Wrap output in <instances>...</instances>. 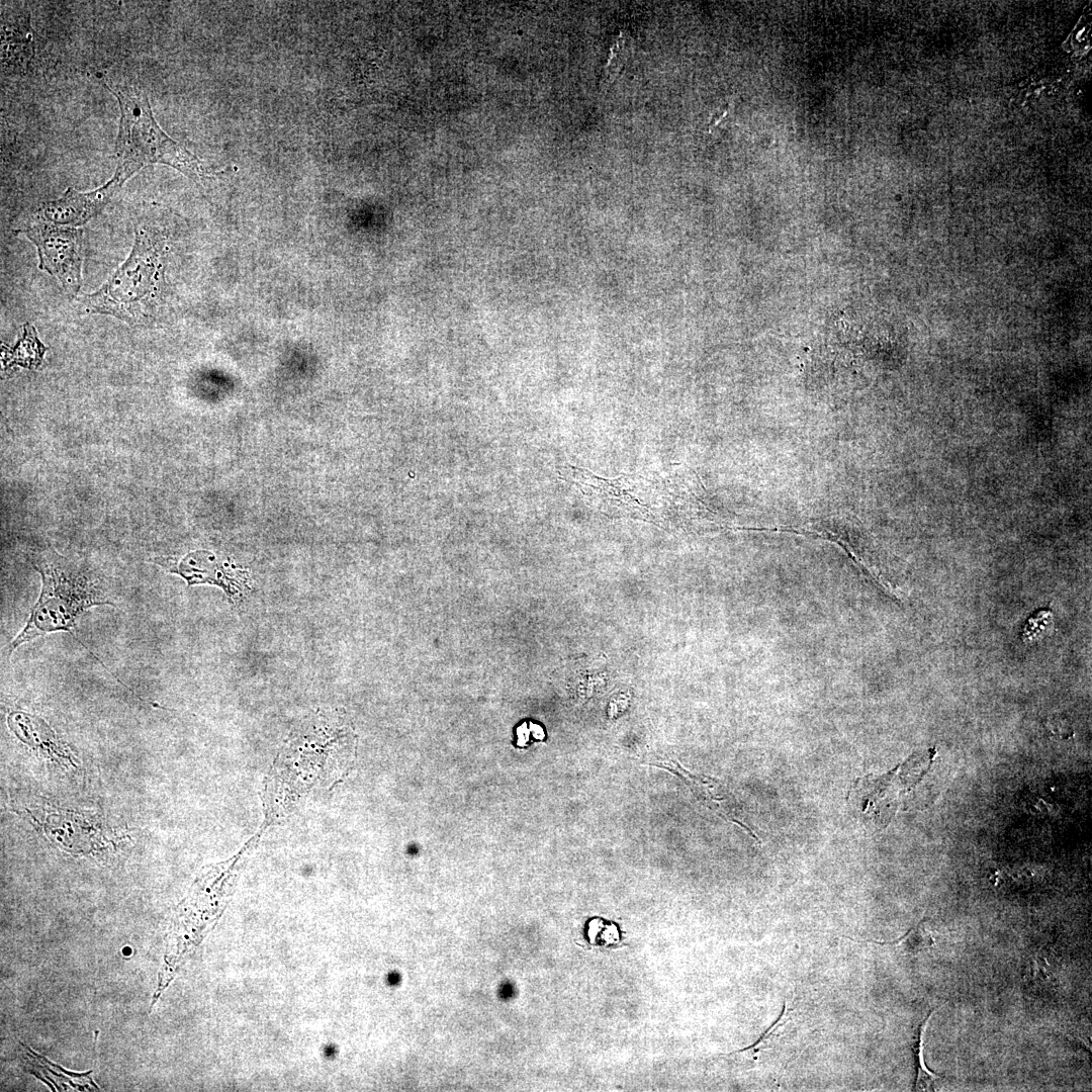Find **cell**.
<instances>
[{
  "mask_svg": "<svg viewBox=\"0 0 1092 1092\" xmlns=\"http://www.w3.org/2000/svg\"><path fill=\"white\" fill-rule=\"evenodd\" d=\"M33 566L41 577L39 598L11 642L9 655L23 643L49 633L65 631L77 638L74 632L81 614L94 606H115L96 575L55 551L35 556Z\"/></svg>",
  "mask_w": 1092,
  "mask_h": 1092,
  "instance_id": "cell-1",
  "label": "cell"
},
{
  "mask_svg": "<svg viewBox=\"0 0 1092 1092\" xmlns=\"http://www.w3.org/2000/svg\"><path fill=\"white\" fill-rule=\"evenodd\" d=\"M103 84L115 95L120 108L116 171L128 179L147 165L164 164L190 179L208 176L201 161L160 127L142 88L109 80Z\"/></svg>",
  "mask_w": 1092,
  "mask_h": 1092,
  "instance_id": "cell-2",
  "label": "cell"
},
{
  "mask_svg": "<svg viewBox=\"0 0 1092 1092\" xmlns=\"http://www.w3.org/2000/svg\"><path fill=\"white\" fill-rule=\"evenodd\" d=\"M353 744L351 728L337 715L320 713L302 723L287 741L270 776L284 777L305 766L285 801L283 814L294 800L317 790L311 765L330 785L347 767Z\"/></svg>",
  "mask_w": 1092,
  "mask_h": 1092,
  "instance_id": "cell-3",
  "label": "cell"
},
{
  "mask_svg": "<svg viewBox=\"0 0 1092 1092\" xmlns=\"http://www.w3.org/2000/svg\"><path fill=\"white\" fill-rule=\"evenodd\" d=\"M164 241L148 225L135 226L128 258L97 291L78 298L90 311L106 313L135 324L144 317L145 304L155 296L162 274Z\"/></svg>",
  "mask_w": 1092,
  "mask_h": 1092,
  "instance_id": "cell-4",
  "label": "cell"
},
{
  "mask_svg": "<svg viewBox=\"0 0 1092 1092\" xmlns=\"http://www.w3.org/2000/svg\"><path fill=\"white\" fill-rule=\"evenodd\" d=\"M22 233L37 249L39 269L55 276L65 292L75 297L82 282L83 231L39 221Z\"/></svg>",
  "mask_w": 1092,
  "mask_h": 1092,
  "instance_id": "cell-5",
  "label": "cell"
},
{
  "mask_svg": "<svg viewBox=\"0 0 1092 1092\" xmlns=\"http://www.w3.org/2000/svg\"><path fill=\"white\" fill-rule=\"evenodd\" d=\"M126 180L115 170L108 182L92 191L78 192L69 187L59 199L39 204L35 215L40 221L56 225L84 224L101 212Z\"/></svg>",
  "mask_w": 1092,
  "mask_h": 1092,
  "instance_id": "cell-6",
  "label": "cell"
},
{
  "mask_svg": "<svg viewBox=\"0 0 1092 1092\" xmlns=\"http://www.w3.org/2000/svg\"><path fill=\"white\" fill-rule=\"evenodd\" d=\"M7 724L20 741L47 758L66 766L76 765L70 747L39 717L14 711L8 715Z\"/></svg>",
  "mask_w": 1092,
  "mask_h": 1092,
  "instance_id": "cell-7",
  "label": "cell"
},
{
  "mask_svg": "<svg viewBox=\"0 0 1092 1092\" xmlns=\"http://www.w3.org/2000/svg\"><path fill=\"white\" fill-rule=\"evenodd\" d=\"M19 1055L27 1072L35 1078L46 1082L52 1090L57 1091H97L98 1086L91 1078L92 1071L86 1073H74L52 1063L44 1057L33 1052L23 1042H19Z\"/></svg>",
  "mask_w": 1092,
  "mask_h": 1092,
  "instance_id": "cell-8",
  "label": "cell"
},
{
  "mask_svg": "<svg viewBox=\"0 0 1092 1092\" xmlns=\"http://www.w3.org/2000/svg\"><path fill=\"white\" fill-rule=\"evenodd\" d=\"M27 14L20 15L14 22H2V63L3 65L22 66L32 54V32Z\"/></svg>",
  "mask_w": 1092,
  "mask_h": 1092,
  "instance_id": "cell-9",
  "label": "cell"
},
{
  "mask_svg": "<svg viewBox=\"0 0 1092 1092\" xmlns=\"http://www.w3.org/2000/svg\"><path fill=\"white\" fill-rule=\"evenodd\" d=\"M46 350L34 327L26 323L23 325L21 337L13 347L2 346V361L5 369L15 365L35 368L41 363Z\"/></svg>",
  "mask_w": 1092,
  "mask_h": 1092,
  "instance_id": "cell-10",
  "label": "cell"
},
{
  "mask_svg": "<svg viewBox=\"0 0 1092 1092\" xmlns=\"http://www.w3.org/2000/svg\"><path fill=\"white\" fill-rule=\"evenodd\" d=\"M933 1012H934V1010H932L928 1014V1017L923 1022V1025L921 1027V1032H920V1038H919V1044H918L919 1072H918L917 1082H916V1086H915L916 1090H919V1091H933L934 1090L933 1089L934 1080L937 1079V1078H941L940 1075H936V1074L932 1073L931 1071H929L927 1069L926 1065L924 1064V1060H923V1033H924L925 1028L928 1025V1021L931 1018Z\"/></svg>",
  "mask_w": 1092,
  "mask_h": 1092,
  "instance_id": "cell-11",
  "label": "cell"
},
{
  "mask_svg": "<svg viewBox=\"0 0 1092 1092\" xmlns=\"http://www.w3.org/2000/svg\"><path fill=\"white\" fill-rule=\"evenodd\" d=\"M1052 621V613L1049 610H1038L1032 614L1027 620L1022 637L1024 641H1033L1037 639L1044 630L1049 627Z\"/></svg>",
  "mask_w": 1092,
  "mask_h": 1092,
  "instance_id": "cell-12",
  "label": "cell"
},
{
  "mask_svg": "<svg viewBox=\"0 0 1092 1092\" xmlns=\"http://www.w3.org/2000/svg\"><path fill=\"white\" fill-rule=\"evenodd\" d=\"M1048 727L1055 735L1062 738L1069 737L1073 734L1071 727L1065 721L1059 719L1050 720Z\"/></svg>",
  "mask_w": 1092,
  "mask_h": 1092,
  "instance_id": "cell-13",
  "label": "cell"
}]
</instances>
